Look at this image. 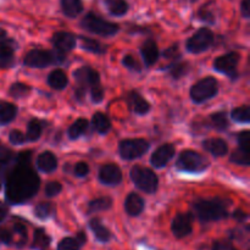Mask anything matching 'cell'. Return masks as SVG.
<instances>
[{
	"mask_svg": "<svg viewBox=\"0 0 250 250\" xmlns=\"http://www.w3.org/2000/svg\"><path fill=\"white\" fill-rule=\"evenodd\" d=\"M193 209L198 219L204 224L210 221H219L229 216L227 204L224 199L220 198L195 200L193 203Z\"/></svg>",
	"mask_w": 250,
	"mask_h": 250,
	"instance_id": "2",
	"label": "cell"
},
{
	"mask_svg": "<svg viewBox=\"0 0 250 250\" xmlns=\"http://www.w3.org/2000/svg\"><path fill=\"white\" fill-rule=\"evenodd\" d=\"M17 107L11 103H0V126L10 124L16 117Z\"/></svg>",
	"mask_w": 250,
	"mask_h": 250,
	"instance_id": "25",
	"label": "cell"
},
{
	"mask_svg": "<svg viewBox=\"0 0 250 250\" xmlns=\"http://www.w3.org/2000/svg\"><path fill=\"white\" fill-rule=\"evenodd\" d=\"M107 11L114 16H124L128 11L127 0H103Z\"/></svg>",
	"mask_w": 250,
	"mask_h": 250,
	"instance_id": "24",
	"label": "cell"
},
{
	"mask_svg": "<svg viewBox=\"0 0 250 250\" xmlns=\"http://www.w3.org/2000/svg\"><path fill=\"white\" fill-rule=\"evenodd\" d=\"M55 212V207L51 203H39L36 208H34V215L38 217L39 220H46Z\"/></svg>",
	"mask_w": 250,
	"mask_h": 250,
	"instance_id": "34",
	"label": "cell"
},
{
	"mask_svg": "<svg viewBox=\"0 0 250 250\" xmlns=\"http://www.w3.org/2000/svg\"><path fill=\"white\" fill-rule=\"evenodd\" d=\"M90 97H92V102L95 103V104L103 102V99H104V89L100 87V84L90 88Z\"/></svg>",
	"mask_w": 250,
	"mask_h": 250,
	"instance_id": "47",
	"label": "cell"
},
{
	"mask_svg": "<svg viewBox=\"0 0 250 250\" xmlns=\"http://www.w3.org/2000/svg\"><path fill=\"white\" fill-rule=\"evenodd\" d=\"M76 239H77L78 242H80L81 246H83V244L85 243V241H87V236H85L84 232H78L77 237H76Z\"/></svg>",
	"mask_w": 250,
	"mask_h": 250,
	"instance_id": "56",
	"label": "cell"
},
{
	"mask_svg": "<svg viewBox=\"0 0 250 250\" xmlns=\"http://www.w3.org/2000/svg\"><path fill=\"white\" fill-rule=\"evenodd\" d=\"M51 43H53L56 53L65 55L76 46V37L68 32H58L51 38Z\"/></svg>",
	"mask_w": 250,
	"mask_h": 250,
	"instance_id": "14",
	"label": "cell"
},
{
	"mask_svg": "<svg viewBox=\"0 0 250 250\" xmlns=\"http://www.w3.org/2000/svg\"><path fill=\"white\" fill-rule=\"evenodd\" d=\"M0 189H1V180H0Z\"/></svg>",
	"mask_w": 250,
	"mask_h": 250,
	"instance_id": "57",
	"label": "cell"
},
{
	"mask_svg": "<svg viewBox=\"0 0 250 250\" xmlns=\"http://www.w3.org/2000/svg\"><path fill=\"white\" fill-rule=\"evenodd\" d=\"M176 148L173 144H164V146H159L155 151L153 153L150 158V164L156 168L165 167L168 164V161L175 156Z\"/></svg>",
	"mask_w": 250,
	"mask_h": 250,
	"instance_id": "13",
	"label": "cell"
},
{
	"mask_svg": "<svg viewBox=\"0 0 250 250\" xmlns=\"http://www.w3.org/2000/svg\"><path fill=\"white\" fill-rule=\"evenodd\" d=\"M61 10L65 16L73 19L83 11L82 0H61Z\"/></svg>",
	"mask_w": 250,
	"mask_h": 250,
	"instance_id": "23",
	"label": "cell"
},
{
	"mask_svg": "<svg viewBox=\"0 0 250 250\" xmlns=\"http://www.w3.org/2000/svg\"><path fill=\"white\" fill-rule=\"evenodd\" d=\"M214 33L209 28H200L187 41V50L192 54H200L208 50L214 43Z\"/></svg>",
	"mask_w": 250,
	"mask_h": 250,
	"instance_id": "10",
	"label": "cell"
},
{
	"mask_svg": "<svg viewBox=\"0 0 250 250\" xmlns=\"http://www.w3.org/2000/svg\"><path fill=\"white\" fill-rule=\"evenodd\" d=\"M177 167L183 172L200 173L209 167V160L197 151L185 150L178 156Z\"/></svg>",
	"mask_w": 250,
	"mask_h": 250,
	"instance_id": "6",
	"label": "cell"
},
{
	"mask_svg": "<svg viewBox=\"0 0 250 250\" xmlns=\"http://www.w3.org/2000/svg\"><path fill=\"white\" fill-rule=\"evenodd\" d=\"M73 77H75L76 83H77V87H76L75 90V97L80 102L83 100L88 88H92L100 83V77L98 71L89 67V66H83V67L77 68L73 72Z\"/></svg>",
	"mask_w": 250,
	"mask_h": 250,
	"instance_id": "5",
	"label": "cell"
},
{
	"mask_svg": "<svg viewBox=\"0 0 250 250\" xmlns=\"http://www.w3.org/2000/svg\"><path fill=\"white\" fill-rule=\"evenodd\" d=\"M42 131H43V125L39 120H31L27 125L26 142H36L41 138Z\"/></svg>",
	"mask_w": 250,
	"mask_h": 250,
	"instance_id": "29",
	"label": "cell"
},
{
	"mask_svg": "<svg viewBox=\"0 0 250 250\" xmlns=\"http://www.w3.org/2000/svg\"><path fill=\"white\" fill-rule=\"evenodd\" d=\"M99 180L103 185L117 186L122 181L121 168L115 164L104 165L99 171Z\"/></svg>",
	"mask_w": 250,
	"mask_h": 250,
	"instance_id": "15",
	"label": "cell"
},
{
	"mask_svg": "<svg viewBox=\"0 0 250 250\" xmlns=\"http://www.w3.org/2000/svg\"><path fill=\"white\" fill-rule=\"evenodd\" d=\"M9 214V208H7L6 204L0 202V222H2L5 220V217Z\"/></svg>",
	"mask_w": 250,
	"mask_h": 250,
	"instance_id": "55",
	"label": "cell"
},
{
	"mask_svg": "<svg viewBox=\"0 0 250 250\" xmlns=\"http://www.w3.org/2000/svg\"><path fill=\"white\" fill-rule=\"evenodd\" d=\"M32 151L17 154L14 167L10 170L5 185V198L12 205H20L32 199L39 190L41 180L31 166Z\"/></svg>",
	"mask_w": 250,
	"mask_h": 250,
	"instance_id": "1",
	"label": "cell"
},
{
	"mask_svg": "<svg viewBox=\"0 0 250 250\" xmlns=\"http://www.w3.org/2000/svg\"><path fill=\"white\" fill-rule=\"evenodd\" d=\"M80 242L72 237H66L61 239L58 244V250H80L81 249Z\"/></svg>",
	"mask_w": 250,
	"mask_h": 250,
	"instance_id": "40",
	"label": "cell"
},
{
	"mask_svg": "<svg viewBox=\"0 0 250 250\" xmlns=\"http://www.w3.org/2000/svg\"><path fill=\"white\" fill-rule=\"evenodd\" d=\"M92 126L98 133L106 134L111 128V122L109 117L103 112H95L92 117Z\"/></svg>",
	"mask_w": 250,
	"mask_h": 250,
	"instance_id": "22",
	"label": "cell"
},
{
	"mask_svg": "<svg viewBox=\"0 0 250 250\" xmlns=\"http://www.w3.org/2000/svg\"><path fill=\"white\" fill-rule=\"evenodd\" d=\"M210 121H211L212 127L217 131H225L229 128V116L225 111L215 112L210 116Z\"/></svg>",
	"mask_w": 250,
	"mask_h": 250,
	"instance_id": "33",
	"label": "cell"
},
{
	"mask_svg": "<svg viewBox=\"0 0 250 250\" xmlns=\"http://www.w3.org/2000/svg\"><path fill=\"white\" fill-rule=\"evenodd\" d=\"M250 0H242V4H241V11L243 17L248 19L249 14H250V4H249Z\"/></svg>",
	"mask_w": 250,
	"mask_h": 250,
	"instance_id": "53",
	"label": "cell"
},
{
	"mask_svg": "<svg viewBox=\"0 0 250 250\" xmlns=\"http://www.w3.org/2000/svg\"><path fill=\"white\" fill-rule=\"evenodd\" d=\"M192 1H194V0H192Z\"/></svg>",
	"mask_w": 250,
	"mask_h": 250,
	"instance_id": "58",
	"label": "cell"
},
{
	"mask_svg": "<svg viewBox=\"0 0 250 250\" xmlns=\"http://www.w3.org/2000/svg\"><path fill=\"white\" fill-rule=\"evenodd\" d=\"M149 143L146 139H124L120 142L119 151L124 160H134L148 151Z\"/></svg>",
	"mask_w": 250,
	"mask_h": 250,
	"instance_id": "9",
	"label": "cell"
},
{
	"mask_svg": "<svg viewBox=\"0 0 250 250\" xmlns=\"http://www.w3.org/2000/svg\"><path fill=\"white\" fill-rule=\"evenodd\" d=\"M237 142H238L239 149L246 153L250 151V133L248 131H243L241 133H238L237 136Z\"/></svg>",
	"mask_w": 250,
	"mask_h": 250,
	"instance_id": "43",
	"label": "cell"
},
{
	"mask_svg": "<svg viewBox=\"0 0 250 250\" xmlns=\"http://www.w3.org/2000/svg\"><path fill=\"white\" fill-rule=\"evenodd\" d=\"M0 49H9V50L15 51L17 49V43L12 38L7 37L5 29L0 28Z\"/></svg>",
	"mask_w": 250,
	"mask_h": 250,
	"instance_id": "41",
	"label": "cell"
},
{
	"mask_svg": "<svg viewBox=\"0 0 250 250\" xmlns=\"http://www.w3.org/2000/svg\"><path fill=\"white\" fill-rule=\"evenodd\" d=\"M241 56L236 51L232 53H227L225 55L219 56L216 60L214 61V68L220 73H224L227 77L229 78H236L237 77V66H238Z\"/></svg>",
	"mask_w": 250,
	"mask_h": 250,
	"instance_id": "11",
	"label": "cell"
},
{
	"mask_svg": "<svg viewBox=\"0 0 250 250\" xmlns=\"http://www.w3.org/2000/svg\"><path fill=\"white\" fill-rule=\"evenodd\" d=\"M73 173H75V176H77V177H85V176L89 173V166L85 163H83V161H81V163L76 164Z\"/></svg>",
	"mask_w": 250,
	"mask_h": 250,
	"instance_id": "49",
	"label": "cell"
},
{
	"mask_svg": "<svg viewBox=\"0 0 250 250\" xmlns=\"http://www.w3.org/2000/svg\"><path fill=\"white\" fill-rule=\"evenodd\" d=\"M81 45L84 50L93 54H104L106 51L105 45H103L97 39L88 38V37H81Z\"/></svg>",
	"mask_w": 250,
	"mask_h": 250,
	"instance_id": "30",
	"label": "cell"
},
{
	"mask_svg": "<svg viewBox=\"0 0 250 250\" xmlns=\"http://www.w3.org/2000/svg\"><path fill=\"white\" fill-rule=\"evenodd\" d=\"M37 167L42 172H54L58 168V158L51 151H43L37 158Z\"/></svg>",
	"mask_w": 250,
	"mask_h": 250,
	"instance_id": "19",
	"label": "cell"
},
{
	"mask_svg": "<svg viewBox=\"0 0 250 250\" xmlns=\"http://www.w3.org/2000/svg\"><path fill=\"white\" fill-rule=\"evenodd\" d=\"M127 102L132 111L137 115H146L150 111V104L136 90H131L127 95Z\"/></svg>",
	"mask_w": 250,
	"mask_h": 250,
	"instance_id": "16",
	"label": "cell"
},
{
	"mask_svg": "<svg viewBox=\"0 0 250 250\" xmlns=\"http://www.w3.org/2000/svg\"><path fill=\"white\" fill-rule=\"evenodd\" d=\"M9 139L14 146H21V144L26 142V136L21 131H19V129H14V131L10 132Z\"/></svg>",
	"mask_w": 250,
	"mask_h": 250,
	"instance_id": "46",
	"label": "cell"
},
{
	"mask_svg": "<svg viewBox=\"0 0 250 250\" xmlns=\"http://www.w3.org/2000/svg\"><path fill=\"white\" fill-rule=\"evenodd\" d=\"M131 180L133 181L134 185L143 192L148 194H153L156 192L159 186L158 176L155 175L153 170L143 166L136 165L131 168Z\"/></svg>",
	"mask_w": 250,
	"mask_h": 250,
	"instance_id": "7",
	"label": "cell"
},
{
	"mask_svg": "<svg viewBox=\"0 0 250 250\" xmlns=\"http://www.w3.org/2000/svg\"><path fill=\"white\" fill-rule=\"evenodd\" d=\"M89 227L92 229V232L94 233L95 238L98 239L102 243H107V242L111 239V232L102 224L99 219L94 217V219L90 220L89 222Z\"/></svg>",
	"mask_w": 250,
	"mask_h": 250,
	"instance_id": "21",
	"label": "cell"
},
{
	"mask_svg": "<svg viewBox=\"0 0 250 250\" xmlns=\"http://www.w3.org/2000/svg\"><path fill=\"white\" fill-rule=\"evenodd\" d=\"M166 70L168 71V73H170L173 80H180V78L185 77L189 72L190 66L186 61H177V62H173L170 66H167Z\"/></svg>",
	"mask_w": 250,
	"mask_h": 250,
	"instance_id": "27",
	"label": "cell"
},
{
	"mask_svg": "<svg viewBox=\"0 0 250 250\" xmlns=\"http://www.w3.org/2000/svg\"><path fill=\"white\" fill-rule=\"evenodd\" d=\"M171 231L173 236L177 238H185L189 236L193 231V215L192 214H178L171 224Z\"/></svg>",
	"mask_w": 250,
	"mask_h": 250,
	"instance_id": "12",
	"label": "cell"
},
{
	"mask_svg": "<svg viewBox=\"0 0 250 250\" xmlns=\"http://www.w3.org/2000/svg\"><path fill=\"white\" fill-rule=\"evenodd\" d=\"M199 17L202 21L208 22V23H214L215 19H214V15H212L211 11L207 9H200L199 10Z\"/></svg>",
	"mask_w": 250,
	"mask_h": 250,
	"instance_id": "52",
	"label": "cell"
},
{
	"mask_svg": "<svg viewBox=\"0 0 250 250\" xmlns=\"http://www.w3.org/2000/svg\"><path fill=\"white\" fill-rule=\"evenodd\" d=\"M212 250H238L231 242L227 241H217L212 246Z\"/></svg>",
	"mask_w": 250,
	"mask_h": 250,
	"instance_id": "50",
	"label": "cell"
},
{
	"mask_svg": "<svg viewBox=\"0 0 250 250\" xmlns=\"http://www.w3.org/2000/svg\"><path fill=\"white\" fill-rule=\"evenodd\" d=\"M50 237L46 234V232L44 229H38L34 231V237H33V243H32V249L36 250H46L50 246Z\"/></svg>",
	"mask_w": 250,
	"mask_h": 250,
	"instance_id": "28",
	"label": "cell"
},
{
	"mask_svg": "<svg viewBox=\"0 0 250 250\" xmlns=\"http://www.w3.org/2000/svg\"><path fill=\"white\" fill-rule=\"evenodd\" d=\"M61 190H62V186L60 185V182H56V181L49 182L48 185L45 186V195L49 198L55 197V195H58Z\"/></svg>",
	"mask_w": 250,
	"mask_h": 250,
	"instance_id": "45",
	"label": "cell"
},
{
	"mask_svg": "<svg viewBox=\"0 0 250 250\" xmlns=\"http://www.w3.org/2000/svg\"><path fill=\"white\" fill-rule=\"evenodd\" d=\"M88 128V121L84 119H78L77 121L73 122L68 128L67 134L70 139H78Z\"/></svg>",
	"mask_w": 250,
	"mask_h": 250,
	"instance_id": "32",
	"label": "cell"
},
{
	"mask_svg": "<svg viewBox=\"0 0 250 250\" xmlns=\"http://www.w3.org/2000/svg\"><path fill=\"white\" fill-rule=\"evenodd\" d=\"M14 53L7 49H0V68H10L15 62Z\"/></svg>",
	"mask_w": 250,
	"mask_h": 250,
	"instance_id": "37",
	"label": "cell"
},
{
	"mask_svg": "<svg viewBox=\"0 0 250 250\" xmlns=\"http://www.w3.org/2000/svg\"><path fill=\"white\" fill-rule=\"evenodd\" d=\"M14 153H12L11 150H9V149H5V150L0 154V175L6 171V168L9 167L10 164L14 161Z\"/></svg>",
	"mask_w": 250,
	"mask_h": 250,
	"instance_id": "42",
	"label": "cell"
},
{
	"mask_svg": "<svg viewBox=\"0 0 250 250\" xmlns=\"http://www.w3.org/2000/svg\"><path fill=\"white\" fill-rule=\"evenodd\" d=\"M163 56L165 59H168V60H177V59L181 56L180 49H178L177 45L170 46V48H167L165 51H164Z\"/></svg>",
	"mask_w": 250,
	"mask_h": 250,
	"instance_id": "48",
	"label": "cell"
},
{
	"mask_svg": "<svg viewBox=\"0 0 250 250\" xmlns=\"http://www.w3.org/2000/svg\"><path fill=\"white\" fill-rule=\"evenodd\" d=\"M217 93H219V82H217L216 78L208 76L190 88L189 95L190 99L195 104H202L207 100L212 99Z\"/></svg>",
	"mask_w": 250,
	"mask_h": 250,
	"instance_id": "8",
	"label": "cell"
},
{
	"mask_svg": "<svg viewBox=\"0 0 250 250\" xmlns=\"http://www.w3.org/2000/svg\"><path fill=\"white\" fill-rule=\"evenodd\" d=\"M14 233L17 234V241H16V247H19V248H21V247H23L24 244H26L27 242V229L26 226H24L23 224H20V222H17V224L14 225Z\"/></svg>",
	"mask_w": 250,
	"mask_h": 250,
	"instance_id": "38",
	"label": "cell"
},
{
	"mask_svg": "<svg viewBox=\"0 0 250 250\" xmlns=\"http://www.w3.org/2000/svg\"><path fill=\"white\" fill-rule=\"evenodd\" d=\"M141 54L143 58L146 66H153L159 59V49L155 41L153 39H146L141 46Z\"/></svg>",
	"mask_w": 250,
	"mask_h": 250,
	"instance_id": "17",
	"label": "cell"
},
{
	"mask_svg": "<svg viewBox=\"0 0 250 250\" xmlns=\"http://www.w3.org/2000/svg\"><path fill=\"white\" fill-rule=\"evenodd\" d=\"M231 117L233 121L239 122V124H249L250 122V107L248 105L236 107L232 110Z\"/></svg>",
	"mask_w": 250,
	"mask_h": 250,
	"instance_id": "35",
	"label": "cell"
},
{
	"mask_svg": "<svg viewBox=\"0 0 250 250\" xmlns=\"http://www.w3.org/2000/svg\"><path fill=\"white\" fill-rule=\"evenodd\" d=\"M146 207L143 198L137 193H129L125 200V210L129 216H138Z\"/></svg>",
	"mask_w": 250,
	"mask_h": 250,
	"instance_id": "18",
	"label": "cell"
},
{
	"mask_svg": "<svg viewBox=\"0 0 250 250\" xmlns=\"http://www.w3.org/2000/svg\"><path fill=\"white\" fill-rule=\"evenodd\" d=\"M112 205L111 198L109 197H102L98 199L92 200L88 205V214H93L97 211H104V210L110 209Z\"/></svg>",
	"mask_w": 250,
	"mask_h": 250,
	"instance_id": "31",
	"label": "cell"
},
{
	"mask_svg": "<svg viewBox=\"0 0 250 250\" xmlns=\"http://www.w3.org/2000/svg\"><path fill=\"white\" fill-rule=\"evenodd\" d=\"M65 61V55L60 53L44 50V49H32L24 55L23 65L32 68H44L53 63Z\"/></svg>",
	"mask_w": 250,
	"mask_h": 250,
	"instance_id": "4",
	"label": "cell"
},
{
	"mask_svg": "<svg viewBox=\"0 0 250 250\" xmlns=\"http://www.w3.org/2000/svg\"><path fill=\"white\" fill-rule=\"evenodd\" d=\"M48 83L54 89L61 90L68 84V78L62 70H54L48 76Z\"/></svg>",
	"mask_w": 250,
	"mask_h": 250,
	"instance_id": "26",
	"label": "cell"
},
{
	"mask_svg": "<svg viewBox=\"0 0 250 250\" xmlns=\"http://www.w3.org/2000/svg\"><path fill=\"white\" fill-rule=\"evenodd\" d=\"M12 243V233L5 229H0V244L10 246Z\"/></svg>",
	"mask_w": 250,
	"mask_h": 250,
	"instance_id": "51",
	"label": "cell"
},
{
	"mask_svg": "<svg viewBox=\"0 0 250 250\" xmlns=\"http://www.w3.org/2000/svg\"><path fill=\"white\" fill-rule=\"evenodd\" d=\"M122 63H124L125 67H127L128 70H131V71H134V72H139V71L142 70L141 63H139L138 60H137V59L132 55L125 56L124 60H122Z\"/></svg>",
	"mask_w": 250,
	"mask_h": 250,
	"instance_id": "44",
	"label": "cell"
},
{
	"mask_svg": "<svg viewBox=\"0 0 250 250\" xmlns=\"http://www.w3.org/2000/svg\"><path fill=\"white\" fill-rule=\"evenodd\" d=\"M229 161L237 164V165L249 166V164H250L249 153H246V151L238 149V150H236V151H233V153H232L231 158H229Z\"/></svg>",
	"mask_w": 250,
	"mask_h": 250,
	"instance_id": "39",
	"label": "cell"
},
{
	"mask_svg": "<svg viewBox=\"0 0 250 250\" xmlns=\"http://www.w3.org/2000/svg\"><path fill=\"white\" fill-rule=\"evenodd\" d=\"M31 92V87L24 83H14V84L10 87L9 94L11 95L12 98H16V99H20V98H24L29 94Z\"/></svg>",
	"mask_w": 250,
	"mask_h": 250,
	"instance_id": "36",
	"label": "cell"
},
{
	"mask_svg": "<svg viewBox=\"0 0 250 250\" xmlns=\"http://www.w3.org/2000/svg\"><path fill=\"white\" fill-rule=\"evenodd\" d=\"M81 26H82V28H84L85 31L102 37L115 36V34L120 31L119 24L112 23V22H109L106 21V20L102 19V17L98 16L94 12H88V14L83 17L82 21H81Z\"/></svg>",
	"mask_w": 250,
	"mask_h": 250,
	"instance_id": "3",
	"label": "cell"
},
{
	"mask_svg": "<svg viewBox=\"0 0 250 250\" xmlns=\"http://www.w3.org/2000/svg\"><path fill=\"white\" fill-rule=\"evenodd\" d=\"M203 146L207 151H209L212 156L215 158H220V156L226 155L229 151V146L227 143L221 138H210L203 142Z\"/></svg>",
	"mask_w": 250,
	"mask_h": 250,
	"instance_id": "20",
	"label": "cell"
},
{
	"mask_svg": "<svg viewBox=\"0 0 250 250\" xmlns=\"http://www.w3.org/2000/svg\"><path fill=\"white\" fill-rule=\"evenodd\" d=\"M233 217L237 220V221L243 222L248 219V214H246L243 210H236V211L233 212Z\"/></svg>",
	"mask_w": 250,
	"mask_h": 250,
	"instance_id": "54",
	"label": "cell"
}]
</instances>
